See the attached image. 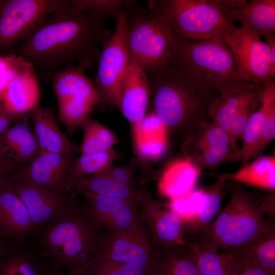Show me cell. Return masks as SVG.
<instances>
[{"instance_id": "obj_1", "label": "cell", "mask_w": 275, "mask_h": 275, "mask_svg": "<svg viewBox=\"0 0 275 275\" xmlns=\"http://www.w3.org/2000/svg\"><path fill=\"white\" fill-rule=\"evenodd\" d=\"M111 17L75 13L69 1L67 6L39 22L11 54L29 63L37 78L44 81L66 68L90 69L108 38L105 24Z\"/></svg>"}, {"instance_id": "obj_2", "label": "cell", "mask_w": 275, "mask_h": 275, "mask_svg": "<svg viewBox=\"0 0 275 275\" xmlns=\"http://www.w3.org/2000/svg\"><path fill=\"white\" fill-rule=\"evenodd\" d=\"M151 111L181 144L210 120V104L219 95L204 91L167 64L147 73Z\"/></svg>"}, {"instance_id": "obj_3", "label": "cell", "mask_w": 275, "mask_h": 275, "mask_svg": "<svg viewBox=\"0 0 275 275\" xmlns=\"http://www.w3.org/2000/svg\"><path fill=\"white\" fill-rule=\"evenodd\" d=\"M108 236L80 201L71 211L35 231L30 238L53 268L72 273L103 253Z\"/></svg>"}, {"instance_id": "obj_4", "label": "cell", "mask_w": 275, "mask_h": 275, "mask_svg": "<svg viewBox=\"0 0 275 275\" xmlns=\"http://www.w3.org/2000/svg\"><path fill=\"white\" fill-rule=\"evenodd\" d=\"M167 64L206 92L221 95L249 85L237 78L234 58L224 36L205 40L180 38L175 35Z\"/></svg>"}, {"instance_id": "obj_5", "label": "cell", "mask_w": 275, "mask_h": 275, "mask_svg": "<svg viewBox=\"0 0 275 275\" xmlns=\"http://www.w3.org/2000/svg\"><path fill=\"white\" fill-rule=\"evenodd\" d=\"M215 220L198 237L221 252L233 254L274 225L266 219L257 198L245 189H236Z\"/></svg>"}, {"instance_id": "obj_6", "label": "cell", "mask_w": 275, "mask_h": 275, "mask_svg": "<svg viewBox=\"0 0 275 275\" xmlns=\"http://www.w3.org/2000/svg\"><path fill=\"white\" fill-rule=\"evenodd\" d=\"M129 61L146 72L167 64L175 40L172 28L157 8H126Z\"/></svg>"}, {"instance_id": "obj_7", "label": "cell", "mask_w": 275, "mask_h": 275, "mask_svg": "<svg viewBox=\"0 0 275 275\" xmlns=\"http://www.w3.org/2000/svg\"><path fill=\"white\" fill-rule=\"evenodd\" d=\"M180 38L210 40L237 28L215 5L213 0L151 1Z\"/></svg>"}, {"instance_id": "obj_8", "label": "cell", "mask_w": 275, "mask_h": 275, "mask_svg": "<svg viewBox=\"0 0 275 275\" xmlns=\"http://www.w3.org/2000/svg\"><path fill=\"white\" fill-rule=\"evenodd\" d=\"M51 80L57 99L58 118L71 136L101 99L95 83L79 67L61 69Z\"/></svg>"}, {"instance_id": "obj_9", "label": "cell", "mask_w": 275, "mask_h": 275, "mask_svg": "<svg viewBox=\"0 0 275 275\" xmlns=\"http://www.w3.org/2000/svg\"><path fill=\"white\" fill-rule=\"evenodd\" d=\"M115 17L114 32L101 48L95 85L102 102L120 111L122 80L129 64L126 8Z\"/></svg>"}, {"instance_id": "obj_10", "label": "cell", "mask_w": 275, "mask_h": 275, "mask_svg": "<svg viewBox=\"0 0 275 275\" xmlns=\"http://www.w3.org/2000/svg\"><path fill=\"white\" fill-rule=\"evenodd\" d=\"M69 3L68 0H0V57L11 54L39 22Z\"/></svg>"}, {"instance_id": "obj_11", "label": "cell", "mask_w": 275, "mask_h": 275, "mask_svg": "<svg viewBox=\"0 0 275 275\" xmlns=\"http://www.w3.org/2000/svg\"><path fill=\"white\" fill-rule=\"evenodd\" d=\"M224 37L232 53L239 80L261 87L274 80L269 48L261 37L244 25Z\"/></svg>"}, {"instance_id": "obj_12", "label": "cell", "mask_w": 275, "mask_h": 275, "mask_svg": "<svg viewBox=\"0 0 275 275\" xmlns=\"http://www.w3.org/2000/svg\"><path fill=\"white\" fill-rule=\"evenodd\" d=\"M183 157L199 170H214L221 164L240 161L241 148L211 120L201 124L180 146Z\"/></svg>"}, {"instance_id": "obj_13", "label": "cell", "mask_w": 275, "mask_h": 275, "mask_svg": "<svg viewBox=\"0 0 275 275\" xmlns=\"http://www.w3.org/2000/svg\"><path fill=\"white\" fill-rule=\"evenodd\" d=\"M137 202L141 223L155 248L160 251L185 242L182 221L164 208L146 187H140Z\"/></svg>"}, {"instance_id": "obj_14", "label": "cell", "mask_w": 275, "mask_h": 275, "mask_svg": "<svg viewBox=\"0 0 275 275\" xmlns=\"http://www.w3.org/2000/svg\"><path fill=\"white\" fill-rule=\"evenodd\" d=\"M6 59L9 74L0 91V101L12 114L26 115L39 105L38 78L32 66L19 57L11 54Z\"/></svg>"}, {"instance_id": "obj_15", "label": "cell", "mask_w": 275, "mask_h": 275, "mask_svg": "<svg viewBox=\"0 0 275 275\" xmlns=\"http://www.w3.org/2000/svg\"><path fill=\"white\" fill-rule=\"evenodd\" d=\"M75 159L74 154L41 152L8 180L11 183H25L59 193H68L67 180Z\"/></svg>"}, {"instance_id": "obj_16", "label": "cell", "mask_w": 275, "mask_h": 275, "mask_svg": "<svg viewBox=\"0 0 275 275\" xmlns=\"http://www.w3.org/2000/svg\"><path fill=\"white\" fill-rule=\"evenodd\" d=\"M11 184L25 205L35 231L70 212L80 202L78 196L69 193H59L22 182Z\"/></svg>"}, {"instance_id": "obj_17", "label": "cell", "mask_w": 275, "mask_h": 275, "mask_svg": "<svg viewBox=\"0 0 275 275\" xmlns=\"http://www.w3.org/2000/svg\"><path fill=\"white\" fill-rule=\"evenodd\" d=\"M82 196L81 203L99 228L107 229L110 233L143 227L136 201L90 195Z\"/></svg>"}, {"instance_id": "obj_18", "label": "cell", "mask_w": 275, "mask_h": 275, "mask_svg": "<svg viewBox=\"0 0 275 275\" xmlns=\"http://www.w3.org/2000/svg\"><path fill=\"white\" fill-rule=\"evenodd\" d=\"M158 252L141 227L110 232L103 253L95 259L150 267Z\"/></svg>"}, {"instance_id": "obj_19", "label": "cell", "mask_w": 275, "mask_h": 275, "mask_svg": "<svg viewBox=\"0 0 275 275\" xmlns=\"http://www.w3.org/2000/svg\"><path fill=\"white\" fill-rule=\"evenodd\" d=\"M0 248V275H53V268L31 239Z\"/></svg>"}, {"instance_id": "obj_20", "label": "cell", "mask_w": 275, "mask_h": 275, "mask_svg": "<svg viewBox=\"0 0 275 275\" xmlns=\"http://www.w3.org/2000/svg\"><path fill=\"white\" fill-rule=\"evenodd\" d=\"M149 98L147 72L129 61L121 83L120 111L130 124L133 134L138 130L146 116Z\"/></svg>"}, {"instance_id": "obj_21", "label": "cell", "mask_w": 275, "mask_h": 275, "mask_svg": "<svg viewBox=\"0 0 275 275\" xmlns=\"http://www.w3.org/2000/svg\"><path fill=\"white\" fill-rule=\"evenodd\" d=\"M0 230L14 241L29 239L35 232L28 209L8 178L0 180Z\"/></svg>"}, {"instance_id": "obj_22", "label": "cell", "mask_w": 275, "mask_h": 275, "mask_svg": "<svg viewBox=\"0 0 275 275\" xmlns=\"http://www.w3.org/2000/svg\"><path fill=\"white\" fill-rule=\"evenodd\" d=\"M28 117H20L0 136V156L17 171L41 152Z\"/></svg>"}, {"instance_id": "obj_23", "label": "cell", "mask_w": 275, "mask_h": 275, "mask_svg": "<svg viewBox=\"0 0 275 275\" xmlns=\"http://www.w3.org/2000/svg\"><path fill=\"white\" fill-rule=\"evenodd\" d=\"M28 116L41 152L74 154L76 147L61 130L52 108L39 105Z\"/></svg>"}, {"instance_id": "obj_24", "label": "cell", "mask_w": 275, "mask_h": 275, "mask_svg": "<svg viewBox=\"0 0 275 275\" xmlns=\"http://www.w3.org/2000/svg\"><path fill=\"white\" fill-rule=\"evenodd\" d=\"M68 192L78 196L90 195L138 201L140 187L135 189L116 181L103 172L81 178H68Z\"/></svg>"}, {"instance_id": "obj_25", "label": "cell", "mask_w": 275, "mask_h": 275, "mask_svg": "<svg viewBox=\"0 0 275 275\" xmlns=\"http://www.w3.org/2000/svg\"><path fill=\"white\" fill-rule=\"evenodd\" d=\"M148 275H200L191 242L159 251Z\"/></svg>"}, {"instance_id": "obj_26", "label": "cell", "mask_w": 275, "mask_h": 275, "mask_svg": "<svg viewBox=\"0 0 275 275\" xmlns=\"http://www.w3.org/2000/svg\"><path fill=\"white\" fill-rule=\"evenodd\" d=\"M201 171L184 157L175 160L159 176L158 190L170 199L182 196L195 188Z\"/></svg>"}, {"instance_id": "obj_27", "label": "cell", "mask_w": 275, "mask_h": 275, "mask_svg": "<svg viewBox=\"0 0 275 275\" xmlns=\"http://www.w3.org/2000/svg\"><path fill=\"white\" fill-rule=\"evenodd\" d=\"M226 16L233 22L239 21L260 37L275 35V1L255 0Z\"/></svg>"}, {"instance_id": "obj_28", "label": "cell", "mask_w": 275, "mask_h": 275, "mask_svg": "<svg viewBox=\"0 0 275 275\" xmlns=\"http://www.w3.org/2000/svg\"><path fill=\"white\" fill-rule=\"evenodd\" d=\"M224 181L232 180L245 184L274 191L275 156H259L233 173L224 174L207 173Z\"/></svg>"}, {"instance_id": "obj_29", "label": "cell", "mask_w": 275, "mask_h": 275, "mask_svg": "<svg viewBox=\"0 0 275 275\" xmlns=\"http://www.w3.org/2000/svg\"><path fill=\"white\" fill-rule=\"evenodd\" d=\"M255 87L246 85L230 89L219 95L209 106L210 120L229 134L232 120L238 109Z\"/></svg>"}, {"instance_id": "obj_30", "label": "cell", "mask_w": 275, "mask_h": 275, "mask_svg": "<svg viewBox=\"0 0 275 275\" xmlns=\"http://www.w3.org/2000/svg\"><path fill=\"white\" fill-rule=\"evenodd\" d=\"M211 185L202 188V195L195 222L184 227V232L190 236L198 235L207 229L220 210L224 197L225 181L221 178Z\"/></svg>"}, {"instance_id": "obj_31", "label": "cell", "mask_w": 275, "mask_h": 275, "mask_svg": "<svg viewBox=\"0 0 275 275\" xmlns=\"http://www.w3.org/2000/svg\"><path fill=\"white\" fill-rule=\"evenodd\" d=\"M189 242L194 250L200 275H229L232 254L220 252L198 237H193Z\"/></svg>"}, {"instance_id": "obj_32", "label": "cell", "mask_w": 275, "mask_h": 275, "mask_svg": "<svg viewBox=\"0 0 275 275\" xmlns=\"http://www.w3.org/2000/svg\"><path fill=\"white\" fill-rule=\"evenodd\" d=\"M232 254L237 255L275 272L274 225Z\"/></svg>"}, {"instance_id": "obj_33", "label": "cell", "mask_w": 275, "mask_h": 275, "mask_svg": "<svg viewBox=\"0 0 275 275\" xmlns=\"http://www.w3.org/2000/svg\"><path fill=\"white\" fill-rule=\"evenodd\" d=\"M84 132L81 153L108 150L119 143L116 134L96 120L88 117L79 126Z\"/></svg>"}, {"instance_id": "obj_34", "label": "cell", "mask_w": 275, "mask_h": 275, "mask_svg": "<svg viewBox=\"0 0 275 275\" xmlns=\"http://www.w3.org/2000/svg\"><path fill=\"white\" fill-rule=\"evenodd\" d=\"M119 152L114 148L96 152L81 153L69 170L68 178H81L102 172L113 166L119 157Z\"/></svg>"}, {"instance_id": "obj_35", "label": "cell", "mask_w": 275, "mask_h": 275, "mask_svg": "<svg viewBox=\"0 0 275 275\" xmlns=\"http://www.w3.org/2000/svg\"><path fill=\"white\" fill-rule=\"evenodd\" d=\"M260 102L264 118L257 157L261 155L275 138V79L270 81L263 86Z\"/></svg>"}, {"instance_id": "obj_36", "label": "cell", "mask_w": 275, "mask_h": 275, "mask_svg": "<svg viewBox=\"0 0 275 275\" xmlns=\"http://www.w3.org/2000/svg\"><path fill=\"white\" fill-rule=\"evenodd\" d=\"M264 114L260 107L251 115L242 137L241 158L240 167L257 157L264 124Z\"/></svg>"}, {"instance_id": "obj_37", "label": "cell", "mask_w": 275, "mask_h": 275, "mask_svg": "<svg viewBox=\"0 0 275 275\" xmlns=\"http://www.w3.org/2000/svg\"><path fill=\"white\" fill-rule=\"evenodd\" d=\"M149 267L95 259L80 270L79 275H148Z\"/></svg>"}, {"instance_id": "obj_38", "label": "cell", "mask_w": 275, "mask_h": 275, "mask_svg": "<svg viewBox=\"0 0 275 275\" xmlns=\"http://www.w3.org/2000/svg\"><path fill=\"white\" fill-rule=\"evenodd\" d=\"M137 5L136 2L129 0L70 1V8L75 13H91L115 17L122 10Z\"/></svg>"}, {"instance_id": "obj_39", "label": "cell", "mask_w": 275, "mask_h": 275, "mask_svg": "<svg viewBox=\"0 0 275 275\" xmlns=\"http://www.w3.org/2000/svg\"><path fill=\"white\" fill-rule=\"evenodd\" d=\"M263 87H256L242 102L234 116L229 131L232 142L236 145L241 140L243 132L252 115L260 106Z\"/></svg>"}, {"instance_id": "obj_40", "label": "cell", "mask_w": 275, "mask_h": 275, "mask_svg": "<svg viewBox=\"0 0 275 275\" xmlns=\"http://www.w3.org/2000/svg\"><path fill=\"white\" fill-rule=\"evenodd\" d=\"M139 166L138 157L133 156L127 163L122 166L113 165L102 172L120 183L137 189L139 186L135 179V174Z\"/></svg>"}, {"instance_id": "obj_41", "label": "cell", "mask_w": 275, "mask_h": 275, "mask_svg": "<svg viewBox=\"0 0 275 275\" xmlns=\"http://www.w3.org/2000/svg\"><path fill=\"white\" fill-rule=\"evenodd\" d=\"M229 275H275L268 270L237 255L232 254Z\"/></svg>"}, {"instance_id": "obj_42", "label": "cell", "mask_w": 275, "mask_h": 275, "mask_svg": "<svg viewBox=\"0 0 275 275\" xmlns=\"http://www.w3.org/2000/svg\"><path fill=\"white\" fill-rule=\"evenodd\" d=\"M259 205L263 213L268 214L270 217L274 216V191L265 195H261L258 198Z\"/></svg>"}, {"instance_id": "obj_43", "label": "cell", "mask_w": 275, "mask_h": 275, "mask_svg": "<svg viewBox=\"0 0 275 275\" xmlns=\"http://www.w3.org/2000/svg\"><path fill=\"white\" fill-rule=\"evenodd\" d=\"M20 117L11 113L0 101V136Z\"/></svg>"}, {"instance_id": "obj_44", "label": "cell", "mask_w": 275, "mask_h": 275, "mask_svg": "<svg viewBox=\"0 0 275 275\" xmlns=\"http://www.w3.org/2000/svg\"><path fill=\"white\" fill-rule=\"evenodd\" d=\"M215 5L226 15L233 11L237 10L247 2L246 1H217L213 0Z\"/></svg>"}, {"instance_id": "obj_45", "label": "cell", "mask_w": 275, "mask_h": 275, "mask_svg": "<svg viewBox=\"0 0 275 275\" xmlns=\"http://www.w3.org/2000/svg\"><path fill=\"white\" fill-rule=\"evenodd\" d=\"M16 171V168L0 156V180L8 178Z\"/></svg>"}, {"instance_id": "obj_46", "label": "cell", "mask_w": 275, "mask_h": 275, "mask_svg": "<svg viewBox=\"0 0 275 275\" xmlns=\"http://www.w3.org/2000/svg\"><path fill=\"white\" fill-rule=\"evenodd\" d=\"M268 46L272 68L275 69V35L265 37Z\"/></svg>"}, {"instance_id": "obj_47", "label": "cell", "mask_w": 275, "mask_h": 275, "mask_svg": "<svg viewBox=\"0 0 275 275\" xmlns=\"http://www.w3.org/2000/svg\"><path fill=\"white\" fill-rule=\"evenodd\" d=\"M10 240L0 230V248Z\"/></svg>"}, {"instance_id": "obj_48", "label": "cell", "mask_w": 275, "mask_h": 275, "mask_svg": "<svg viewBox=\"0 0 275 275\" xmlns=\"http://www.w3.org/2000/svg\"><path fill=\"white\" fill-rule=\"evenodd\" d=\"M53 275H79L76 273H69L67 272H64L62 270L56 269L53 268Z\"/></svg>"}]
</instances>
